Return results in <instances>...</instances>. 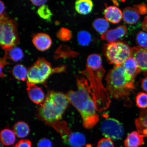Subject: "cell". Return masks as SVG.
Masks as SVG:
<instances>
[{"label":"cell","mask_w":147,"mask_h":147,"mask_svg":"<svg viewBox=\"0 0 147 147\" xmlns=\"http://www.w3.org/2000/svg\"><path fill=\"white\" fill-rule=\"evenodd\" d=\"M142 26L145 31H147V16L144 18L142 24Z\"/></svg>","instance_id":"d590c367"},{"label":"cell","mask_w":147,"mask_h":147,"mask_svg":"<svg viewBox=\"0 0 147 147\" xmlns=\"http://www.w3.org/2000/svg\"><path fill=\"white\" fill-rule=\"evenodd\" d=\"M140 18V14L135 7H126L123 11V20L128 24L133 25L136 23Z\"/></svg>","instance_id":"9a60e30c"},{"label":"cell","mask_w":147,"mask_h":147,"mask_svg":"<svg viewBox=\"0 0 147 147\" xmlns=\"http://www.w3.org/2000/svg\"><path fill=\"white\" fill-rule=\"evenodd\" d=\"M134 80L123 65L115 66L106 75V89L113 98L125 100L135 89Z\"/></svg>","instance_id":"3957f363"},{"label":"cell","mask_w":147,"mask_h":147,"mask_svg":"<svg viewBox=\"0 0 147 147\" xmlns=\"http://www.w3.org/2000/svg\"><path fill=\"white\" fill-rule=\"evenodd\" d=\"M33 44L38 50L45 51L51 47L52 40L48 34L43 33L37 34L33 37Z\"/></svg>","instance_id":"4fadbf2b"},{"label":"cell","mask_w":147,"mask_h":147,"mask_svg":"<svg viewBox=\"0 0 147 147\" xmlns=\"http://www.w3.org/2000/svg\"><path fill=\"white\" fill-rule=\"evenodd\" d=\"M62 72L60 67L53 69L51 64L43 58H39L28 70V82L36 84L45 83L54 73Z\"/></svg>","instance_id":"52a82bcc"},{"label":"cell","mask_w":147,"mask_h":147,"mask_svg":"<svg viewBox=\"0 0 147 147\" xmlns=\"http://www.w3.org/2000/svg\"><path fill=\"white\" fill-rule=\"evenodd\" d=\"M144 136L138 132L134 131L128 135L124 141L125 147H138L144 144Z\"/></svg>","instance_id":"2e32d148"},{"label":"cell","mask_w":147,"mask_h":147,"mask_svg":"<svg viewBox=\"0 0 147 147\" xmlns=\"http://www.w3.org/2000/svg\"><path fill=\"white\" fill-rule=\"evenodd\" d=\"M26 85L28 94L30 100L36 104L42 103L45 100V94L41 88L28 81Z\"/></svg>","instance_id":"7c38bea8"},{"label":"cell","mask_w":147,"mask_h":147,"mask_svg":"<svg viewBox=\"0 0 147 147\" xmlns=\"http://www.w3.org/2000/svg\"><path fill=\"white\" fill-rule=\"evenodd\" d=\"M135 124L138 132L144 137H147V108L141 110Z\"/></svg>","instance_id":"e0dca14e"},{"label":"cell","mask_w":147,"mask_h":147,"mask_svg":"<svg viewBox=\"0 0 147 147\" xmlns=\"http://www.w3.org/2000/svg\"><path fill=\"white\" fill-rule=\"evenodd\" d=\"M57 131L61 135L64 142L72 147H82L86 144L84 134L79 132L73 133L65 122L59 125Z\"/></svg>","instance_id":"ba28073f"},{"label":"cell","mask_w":147,"mask_h":147,"mask_svg":"<svg viewBox=\"0 0 147 147\" xmlns=\"http://www.w3.org/2000/svg\"><path fill=\"white\" fill-rule=\"evenodd\" d=\"M122 65L129 74L134 79L141 71L136 61L133 57L127 59Z\"/></svg>","instance_id":"ac0fdd59"},{"label":"cell","mask_w":147,"mask_h":147,"mask_svg":"<svg viewBox=\"0 0 147 147\" xmlns=\"http://www.w3.org/2000/svg\"><path fill=\"white\" fill-rule=\"evenodd\" d=\"M0 8H1V10H0L1 13H0V14H1V15L3 14V11H4L5 10V5L4 3L1 1V2H0Z\"/></svg>","instance_id":"8d00e7d4"},{"label":"cell","mask_w":147,"mask_h":147,"mask_svg":"<svg viewBox=\"0 0 147 147\" xmlns=\"http://www.w3.org/2000/svg\"><path fill=\"white\" fill-rule=\"evenodd\" d=\"M104 15L106 20L113 24L118 23L123 18L122 11L115 6H106Z\"/></svg>","instance_id":"5bb4252c"},{"label":"cell","mask_w":147,"mask_h":147,"mask_svg":"<svg viewBox=\"0 0 147 147\" xmlns=\"http://www.w3.org/2000/svg\"><path fill=\"white\" fill-rule=\"evenodd\" d=\"M97 147H115L112 140L108 138H102L98 141Z\"/></svg>","instance_id":"f546056e"},{"label":"cell","mask_w":147,"mask_h":147,"mask_svg":"<svg viewBox=\"0 0 147 147\" xmlns=\"http://www.w3.org/2000/svg\"><path fill=\"white\" fill-rule=\"evenodd\" d=\"M92 26L97 32L102 35L107 32L109 27V24L105 19L98 18L93 22Z\"/></svg>","instance_id":"603a6c76"},{"label":"cell","mask_w":147,"mask_h":147,"mask_svg":"<svg viewBox=\"0 0 147 147\" xmlns=\"http://www.w3.org/2000/svg\"><path fill=\"white\" fill-rule=\"evenodd\" d=\"M127 29L124 25L119 26L115 29L107 31L101 35V39L107 41L108 43L116 42L119 38L123 37L126 34Z\"/></svg>","instance_id":"8fae6325"},{"label":"cell","mask_w":147,"mask_h":147,"mask_svg":"<svg viewBox=\"0 0 147 147\" xmlns=\"http://www.w3.org/2000/svg\"><path fill=\"white\" fill-rule=\"evenodd\" d=\"M57 36L61 41H67L71 39L72 34L69 29L62 28L57 33Z\"/></svg>","instance_id":"83f0119b"},{"label":"cell","mask_w":147,"mask_h":147,"mask_svg":"<svg viewBox=\"0 0 147 147\" xmlns=\"http://www.w3.org/2000/svg\"><path fill=\"white\" fill-rule=\"evenodd\" d=\"M131 56L136 61L141 71L147 76V48L139 46L132 48Z\"/></svg>","instance_id":"30bf717a"},{"label":"cell","mask_w":147,"mask_h":147,"mask_svg":"<svg viewBox=\"0 0 147 147\" xmlns=\"http://www.w3.org/2000/svg\"><path fill=\"white\" fill-rule=\"evenodd\" d=\"M115 5H118L119 3H118L117 2V1H113Z\"/></svg>","instance_id":"74e56055"},{"label":"cell","mask_w":147,"mask_h":147,"mask_svg":"<svg viewBox=\"0 0 147 147\" xmlns=\"http://www.w3.org/2000/svg\"><path fill=\"white\" fill-rule=\"evenodd\" d=\"M75 7L79 14L87 15L90 13L92 10L93 3L90 0H79L75 2Z\"/></svg>","instance_id":"d6986e66"},{"label":"cell","mask_w":147,"mask_h":147,"mask_svg":"<svg viewBox=\"0 0 147 147\" xmlns=\"http://www.w3.org/2000/svg\"><path fill=\"white\" fill-rule=\"evenodd\" d=\"M141 86L143 89L147 92V76L142 79L141 81Z\"/></svg>","instance_id":"e575fe53"},{"label":"cell","mask_w":147,"mask_h":147,"mask_svg":"<svg viewBox=\"0 0 147 147\" xmlns=\"http://www.w3.org/2000/svg\"><path fill=\"white\" fill-rule=\"evenodd\" d=\"M13 129L16 136L20 138H25L30 133V128L28 124L23 121L16 123L13 126Z\"/></svg>","instance_id":"44dd1931"},{"label":"cell","mask_w":147,"mask_h":147,"mask_svg":"<svg viewBox=\"0 0 147 147\" xmlns=\"http://www.w3.org/2000/svg\"><path fill=\"white\" fill-rule=\"evenodd\" d=\"M0 44L2 48L8 51L19 43L16 24L3 13L0 17Z\"/></svg>","instance_id":"5b68a950"},{"label":"cell","mask_w":147,"mask_h":147,"mask_svg":"<svg viewBox=\"0 0 147 147\" xmlns=\"http://www.w3.org/2000/svg\"><path fill=\"white\" fill-rule=\"evenodd\" d=\"M76 78L78 90H70L66 95L69 102L81 115L84 127L90 129L96 125L99 121L94 97L87 79L79 75Z\"/></svg>","instance_id":"6da1fadb"},{"label":"cell","mask_w":147,"mask_h":147,"mask_svg":"<svg viewBox=\"0 0 147 147\" xmlns=\"http://www.w3.org/2000/svg\"><path fill=\"white\" fill-rule=\"evenodd\" d=\"M28 71L23 64H18L14 66L12 70L13 75L16 80L25 81L27 78Z\"/></svg>","instance_id":"7402d4cb"},{"label":"cell","mask_w":147,"mask_h":147,"mask_svg":"<svg viewBox=\"0 0 147 147\" xmlns=\"http://www.w3.org/2000/svg\"><path fill=\"white\" fill-rule=\"evenodd\" d=\"M104 53L108 63L119 66L131 56V48L123 42L116 41L105 45Z\"/></svg>","instance_id":"8992f818"},{"label":"cell","mask_w":147,"mask_h":147,"mask_svg":"<svg viewBox=\"0 0 147 147\" xmlns=\"http://www.w3.org/2000/svg\"><path fill=\"white\" fill-rule=\"evenodd\" d=\"M136 102L138 107L143 109L147 108V93L139 92L136 96Z\"/></svg>","instance_id":"4316f807"},{"label":"cell","mask_w":147,"mask_h":147,"mask_svg":"<svg viewBox=\"0 0 147 147\" xmlns=\"http://www.w3.org/2000/svg\"><path fill=\"white\" fill-rule=\"evenodd\" d=\"M69 102L63 93L49 91L38 109V118L47 125L60 121Z\"/></svg>","instance_id":"277c9868"},{"label":"cell","mask_w":147,"mask_h":147,"mask_svg":"<svg viewBox=\"0 0 147 147\" xmlns=\"http://www.w3.org/2000/svg\"><path fill=\"white\" fill-rule=\"evenodd\" d=\"M78 40L80 45L87 46L90 43L92 40L91 36L89 33L86 31H80L78 34Z\"/></svg>","instance_id":"484cf974"},{"label":"cell","mask_w":147,"mask_h":147,"mask_svg":"<svg viewBox=\"0 0 147 147\" xmlns=\"http://www.w3.org/2000/svg\"><path fill=\"white\" fill-rule=\"evenodd\" d=\"M100 129L105 137L113 140L121 139L124 133L122 124L118 120L113 118L106 119L103 121Z\"/></svg>","instance_id":"9c48e42d"},{"label":"cell","mask_w":147,"mask_h":147,"mask_svg":"<svg viewBox=\"0 0 147 147\" xmlns=\"http://www.w3.org/2000/svg\"><path fill=\"white\" fill-rule=\"evenodd\" d=\"M15 147H32V143L28 140H22L16 143Z\"/></svg>","instance_id":"1f68e13d"},{"label":"cell","mask_w":147,"mask_h":147,"mask_svg":"<svg viewBox=\"0 0 147 147\" xmlns=\"http://www.w3.org/2000/svg\"><path fill=\"white\" fill-rule=\"evenodd\" d=\"M5 52H7L9 58L14 62L19 61L23 58V51L19 47H14Z\"/></svg>","instance_id":"cb8c5ba5"},{"label":"cell","mask_w":147,"mask_h":147,"mask_svg":"<svg viewBox=\"0 0 147 147\" xmlns=\"http://www.w3.org/2000/svg\"><path fill=\"white\" fill-rule=\"evenodd\" d=\"M80 73L86 77L89 83L97 111H101L107 109L111 101L107 90L102 83L105 71L102 62H92L86 65V69Z\"/></svg>","instance_id":"7a4b0ae2"},{"label":"cell","mask_w":147,"mask_h":147,"mask_svg":"<svg viewBox=\"0 0 147 147\" xmlns=\"http://www.w3.org/2000/svg\"><path fill=\"white\" fill-rule=\"evenodd\" d=\"M15 134L13 131L8 128H5L1 131L0 137L1 143L6 146L13 145L16 140Z\"/></svg>","instance_id":"ffe728a7"},{"label":"cell","mask_w":147,"mask_h":147,"mask_svg":"<svg viewBox=\"0 0 147 147\" xmlns=\"http://www.w3.org/2000/svg\"><path fill=\"white\" fill-rule=\"evenodd\" d=\"M52 143L49 139L43 138L38 141L37 147H52Z\"/></svg>","instance_id":"4dcf8cb0"},{"label":"cell","mask_w":147,"mask_h":147,"mask_svg":"<svg viewBox=\"0 0 147 147\" xmlns=\"http://www.w3.org/2000/svg\"><path fill=\"white\" fill-rule=\"evenodd\" d=\"M136 43L139 47L147 48V34L143 32H140L136 37Z\"/></svg>","instance_id":"f1b7e54d"},{"label":"cell","mask_w":147,"mask_h":147,"mask_svg":"<svg viewBox=\"0 0 147 147\" xmlns=\"http://www.w3.org/2000/svg\"><path fill=\"white\" fill-rule=\"evenodd\" d=\"M32 4L36 6H41L42 5H45V3L47 1H31Z\"/></svg>","instance_id":"836d02e7"},{"label":"cell","mask_w":147,"mask_h":147,"mask_svg":"<svg viewBox=\"0 0 147 147\" xmlns=\"http://www.w3.org/2000/svg\"><path fill=\"white\" fill-rule=\"evenodd\" d=\"M134 7L138 11L140 14H144L147 13V6L145 4H139L134 5Z\"/></svg>","instance_id":"d6a6232c"},{"label":"cell","mask_w":147,"mask_h":147,"mask_svg":"<svg viewBox=\"0 0 147 147\" xmlns=\"http://www.w3.org/2000/svg\"><path fill=\"white\" fill-rule=\"evenodd\" d=\"M37 13L42 19L48 21H51L53 16L49 6L45 4L40 7L38 10Z\"/></svg>","instance_id":"d4e9b609"}]
</instances>
